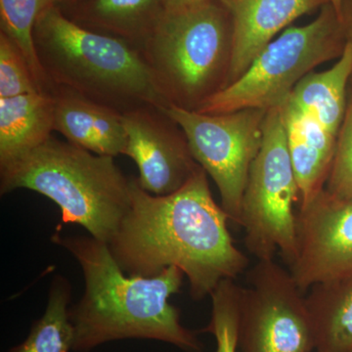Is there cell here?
<instances>
[{
  "label": "cell",
  "mask_w": 352,
  "mask_h": 352,
  "mask_svg": "<svg viewBox=\"0 0 352 352\" xmlns=\"http://www.w3.org/2000/svg\"><path fill=\"white\" fill-rule=\"evenodd\" d=\"M131 197L129 212L109 244L126 274L152 277L175 266L188 279L191 298L200 300L249 267L201 166L182 188L166 196L145 191L131 176Z\"/></svg>",
  "instance_id": "obj_1"
},
{
  "label": "cell",
  "mask_w": 352,
  "mask_h": 352,
  "mask_svg": "<svg viewBox=\"0 0 352 352\" xmlns=\"http://www.w3.org/2000/svg\"><path fill=\"white\" fill-rule=\"evenodd\" d=\"M80 263L85 293L69 307L74 329L73 351L89 352L112 340H156L187 352H201L203 344L180 322V312L170 302L182 288L184 273L175 266L152 277L131 276L120 268L107 243L90 236L54 234Z\"/></svg>",
  "instance_id": "obj_2"
},
{
  "label": "cell",
  "mask_w": 352,
  "mask_h": 352,
  "mask_svg": "<svg viewBox=\"0 0 352 352\" xmlns=\"http://www.w3.org/2000/svg\"><path fill=\"white\" fill-rule=\"evenodd\" d=\"M34 44L46 91L66 90L122 115L147 106L170 107L138 48L80 27L57 4L39 16Z\"/></svg>",
  "instance_id": "obj_3"
},
{
  "label": "cell",
  "mask_w": 352,
  "mask_h": 352,
  "mask_svg": "<svg viewBox=\"0 0 352 352\" xmlns=\"http://www.w3.org/2000/svg\"><path fill=\"white\" fill-rule=\"evenodd\" d=\"M28 189L60 208L63 223L87 229L110 244L131 207V177L113 157L101 156L51 136L32 151L0 166V194Z\"/></svg>",
  "instance_id": "obj_4"
},
{
  "label": "cell",
  "mask_w": 352,
  "mask_h": 352,
  "mask_svg": "<svg viewBox=\"0 0 352 352\" xmlns=\"http://www.w3.org/2000/svg\"><path fill=\"white\" fill-rule=\"evenodd\" d=\"M232 21L219 0L164 10L139 48L168 105L198 111L226 87Z\"/></svg>",
  "instance_id": "obj_5"
},
{
  "label": "cell",
  "mask_w": 352,
  "mask_h": 352,
  "mask_svg": "<svg viewBox=\"0 0 352 352\" xmlns=\"http://www.w3.org/2000/svg\"><path fill=\"white\" fill-rule=\"evenodd\" d=\"M346 45L339 14L331 3L312 22L287 28L254 58L247 71L212 95L197 112L219 115L243 109L280 107L303 76L342 56Z\"/></svg>",
  "instance_id": "obj_6"
},
{
  "label": "cell",
  "mask_w": 352,
  "mask_h": 352,
  "mask_svg": "<svg viewBox=\"0 0 352 352\" xmlns=\"http://www.w3.org/2000/svg\"><path fill=\"white\" fill-rule=\"evenodd\" d=\"M300 189L289 157L281 108L266 112L263 142L252 162L243 196L240 226L256 261L281 252L288 265L298 249L295 205Z\"/></svg>",
  "instance_id": "obj_7"
},
{
  "label": "cell",
  "mask_w": 352,
  "mask_h": 352,
  "mask_svg": "<svg viewBox=\"0 0 352 352\" xmlns=\"http://www.w3.org/2000/svg\"><path fill=\"white\" fill-rule=\"evenodd\" d=\"M166 111L182 127L197 163L217 184L229 219L240 226L245 184L263 142L267 111L243 109L208 115L175 106Z\"/></svg>",
  "instance_id": "obj_8"
},
{
  "label": "cell",
  "mask_w": 352,
  "mask_h": 352,
  "mask_svg": "<svg viewBox=\"0 0 352 352\" xmlns=\"http://www.w3.org/2000/svg\"><path fill=\"white\" fill-rule=\"evenodd\" d=\"M241 294L242 352H314V335L307 296L291 272L263 259L247 272Z\"/></svg>",
  "instance_id": "obj_9"
},
{
  "label": "cell",
  "mask_w": 352,
  "mask_h": 352,
  "mask_svg": "<svg viewBox=\"0 0 352 352\" xmlns=\"http://www.w3.org/2000/svg\"><path fill=\"white\" fill-rule=\"evenodd\" d=\"M298 249L289 272L303 293L318 284L352 277V199L325 190L296 214Z\"/></svg>",
  "instance_id": "obj_10"
},
{
  "label": "cell",
  "mask_w": 352,
  "mask_h": 352,
  "mask_svg": "<svg viewBox=\"0 0 352 352\" xmlns=\"http://www.w3.org/2000/svg\"><path fill=\"white\" fill-rule=\"evenodd\" d=\"M166 108L147 106L122 115L127 138L124 155L138 166L139 185L156 196L177 191L200 168L182 127Z\"/></svg>",
  "instance_id": "obj_11"
},
{
  "label": "cell",
  "mask_w": 352,
  "mask_h": 352,
  "mask_svg": "<svg viewBox=\"0 0 352 352\" xmlns=\"http://www.w3.org/2000/svg\"><path fill=\"white\" fill-rule=\"evenodd\" d=\"M232 21L233 44L226 88L237 80L289 24L324 6L321 0H219Z\"/></svg>",
  "instance_id": "obj_12"
},
{
  "label": "cell",
  "mask_w": 352,
  "mask_h": 352,
  "mask_svg": "<svg viewBox=\"0 0 352 352\" xmlns=\"http://www.w3.org/2000/svg\"><path fill=\"white\" fill-rule=\"evenodd\" d=\"M47 91L54 97V131L94 154L124 155L127 138L122 113L59 88Z\"/></svg>",
  "instance_id": "obj_13"
},
{
  "label": "cell",
  "mask_w": 352,
  "mask_h": 352,
  "mask_svg": "<svg viewBox=\"0 0 352 352\" xmlns=\"http://www.w3.org/2000/svg\"><path fill=\"white\" fill-rule=\"evenodd\" d=\"M281 108L289 157L300 189V207L325 188L337 136L288 99Z\"/></svg>",
  "instance_id": "obj_14"
},
{
  "label": "cell",
  "mask_w": 352,
  "mask_h": 352,
  "mask_svg": "<svg viewBox=\"0 0 352 352\" xmlns=\"http://www.w3.org/2000/svg\"><path fill=\"white\" fill-rule=\"evenodd\" d=\"M54 131L50 91L0 98V166L36 149Z\"/></svg>",
  "instance_id": "obj_15"
},
{
  "label": "cell",
  "mask_w": 352,
  "mask_h": 352,
  "mask_svg": "<svg viewBox=\"0 0 352 352\" xmlns=\"http://www.w3.org/2000/svg\"><path fill=\"white\" fill-rule=\"evenodd\" d=\"M352 78V45L346 48L337 63L324 72H310L292 91L289 100L338 136L344 119Z\"/></svg>",
  "instance_id": "obj_16"
},
{
  "label": "cell",
  "mask_w": 352,
  "mask_h": 352,
  "mask_svg": "<svg viewBox=\"0 0 352 352\" xmlns=\"http://www.w3.org/2000/svg\"><path fill=\"white\" fill-rule=\"evenodd\" d=\"M309 289L314 352H352V277Z\"/></svg>",
  "instance_id": "obj_17"
},
{
  "label": "cell",
  "mask_w": 352,
  "mask_h": 352,
  "mask_svg": "<svg viewBox=\"0 0 352 352\" xmlns=\"http://www.w3.org/2000/svg\"><path fill=\"white\" fill-rule=\"evenodd\" d=\"M164 11L162 0H88L83 8L92 32L106 34L140 48Z\"/></svg>",
  "instance_id": "obj_18"
},
{
  "label": "cell",
  "mask_w": 352,
  "mask_h": 352,
  "mask_svg": "<svg viewBox=\"0 0 352 352\" xmlns=\"http://www.w3.org/2000/svg\"><path fill=\"white\" fill-rule=\"evenodd\" d=\"M71 285L61 275L51 282L47 307L32 323L27 339L8 352H69L74 347V329L69 320Z\"/></svg>",
  "instance_id": "obj_19"
},
{
  "label": "cell",
  "mask_w": 352,
  "mask_h": 352,
  "mask_svg": "<svg viewBox=\"0 0 352 352\" xmlns=\"http://www.w3.org/2000/svg\"><path fill=\"white\" fill-rule=\"evenodd\" d=\"M57 0H0L1 32L19 47L30 66L46 91L47 82L39 64L34 44V30L36 21Z\"/></svg>",
  "instance_id": "obj_20"
},
{
  "label": "cell",
  "mask_w": 352,
  "mask_h": 352,
  "mask_svg": "<svg viewBox=\"0 0 352 352\" xmlns=\"http://www.w3.org/2000/svg\"><path fill=\"white\" fill-rule=\"evenodd\" d=\"M242 287L234 280H223L212 292V318L201 332L217 342L215 352H237L239 347L240 302Z\"/></svg>",
  "instance_id": "obj_21"
},
{
  "label": "cell",
  "mask_w": 352,
  "mask_h": 352,
  "mask_svg": "<svg viewBox=\"0 0 352 352\" xmlns=\"http://www.w3.org/2000/svg\"><path fill=\"white\" fill-rule=\"evenodd\" d=\"M34 92L45 91L22 51L0 32V98Z\"/></svg>",
  "instance_id": "obj_22"
},
{
  "label": "cell",
  "mask_w": 352,
  "mask_h": 352,
  "mask_svg": "<svg viewBox=\"0 0 352 352\" xmlns=\"http://www.w3.org/2000/svg\"><path fill=\"white\" fill-rule=\"evenodd\" d=\"M324 190L336 198L352 199L351 87L349 88L346 112L338 133L335 155Z\"/></svg>",
  "instance_id": "obj_23"
},
{
  "label": "cell",
  "mask_w": 352,
  "mask_h": 352,
  "mask_svg": "<svg viewBox=\"0 0 352 352\" xmlns=\"http://www.w3.org/2000/svg\"><path fill=\"white\" fill-rule=\"evenodd\" d=\"M339 18L346 43L352 45V0H342L339 10ZM352 87V78L351 85Z\"/></svg>",
  "instance_id": "obj_24"
},
{
  "label": "cell",
  "mask_w": 352,
  "mask_h": 352,
  "mask_svg": "<svg viewBox=\"0 0 352 352\" xmlns=\"http://www.w3.org/2000/svg\"><path fill=\"white\" fill-rule=\"evenodd\" d=\"M164 10H175V9L184 8L208 0H162Z\"/></svg>",
  "instance_id": "obj_25"
},
{
  "label": "cell",
  "mask_w": 352,
  "mask_h": 352,
  "mask_svg": "<svg viewBox=\"0 0 352 352\" xmlns=\"http://www.w3.org/2000/svg\"><path fill=\"white\" fill-rule=\"evenodd\" d=\"M321 1L323 2L324 4H332V6L335 7L336 11H337V12L339 13L340 1H342V0H321Z\"/></svg>",
  "instance_id": "obj_26"
}]
</instances>
